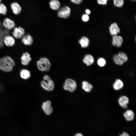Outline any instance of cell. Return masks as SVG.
I'll use <instances>...</instances> for the list:
<instances>
[{
  "label": "cell",
  "mask_w": 136,
  "mask_h": 136,
  "mask_svg": "<svg viewBox=\"0 0 136 136\" xmlns=\"http://www.w3.org/2000/svg\"><path fill=\"white\" fill-rule=\"evenodd\" d=\"M4 42L7 46L12 47L15 44V41L14 38L10 36H5L4 39Z\"/></svg>",
  "instance_id": "14"
},
{
  "label": "cell",
  "mask_w": 136,
  "mask_h": 136,
  "mask_svg": "<svg viewBox=\"0 0 136 136\" xmlns=\"http://www.w3.org/2000/svg\"><path fill=\"white\" fill-rule=\"evenodd\" d=\"M113 59L114 62L119 65H122L124 63V61L117 54H115L113 56Z\"/></svg>",
  "instance_id": "23"
},
{
  "label": "cell",
  "mask_w": 136,
  "mask_h": 136,
  "mask_svg": "<svg viewBox=\"0 0 136 136\" xmlns=\"http://www.w3.org/2000/svg\"><path fill=\"white\" fill-rule=\"evenodd\" d=\"M97 63L99 66L103 67L106 64V61L104 58H100L97 60Z\"/></svg>",
  "instance_id": "27"
},
{
  "label": "cell",
  "mask_w": 136,
  "mask_h": 136,
  "mask_svg": "<svg viewBox=\"0 0 136 136\" xmlns=\"http://www.w3.org/2000/svg\"><path fill=\"white\" fill-rule=\"evenodd\" d=\"M82 89L86 92H90L93 88L92 85L86 81H83L82 82Z\"/></svg>",
  "instance_id": "21"
},
{
  "label": "cell",
  "mask_w": 136,
  "mask_h": 136,
  "mask_svg": "<svg viewBox=\"0 0 136 136\" xmlns=\"http://www.w3.org/2000/svg\"><path fill=\"white\" fill-rule=\"evenodd\" d=\"M118 101L119 105L123 108H127V105L129 102L127 97L124 96H121L119 99Z\"/></svg>",
  "instance_id": "18"
},
{
  "label": "cell",
  "mask_w": 136,
  "mask_h": 136,
  "mask_svg": "<svg viewBox=\"0 0 136 136\" xmlns=\"http://www.w3.org/2000/svg\"><path fill=\"white\" fill-rule=\"evenodd\" d=\"M122 134L123 136H130L128 133L125 131L123 132Z\"/></svg>",
  "instance_id": "32"
},
{
  "label": "cell",
  "mask_w": 136,
  "mask_h": 136,
  "mask_svg": "<svg viewBox=\"0 0 136 136\" xmlns=\"http://www.w3.org/2000/svg\"><path fill=\"white\" fill-rule=\"evenodd\" d=\"M85 12L86 14L88 15L90 14L91 13V11L89 9H88L85 10Z\"/></svg>",
  "instance_id": "33"
},
{
  "label": "cell",
  "mask_w": 136,
  "mask_h": 136,
  "mask_svg": "<svg viewBox=\"0 0 136 136\" xmlns=\"http://www.w3.org/2000/svg\"><path fill=\"white\" fill-rule=\"evenodd\" d=\"M21 59L22 64L24 66L28 65L32 60L30 54L27 52H25L23 54Z\"/></svg>",
  "instance_id": "10"
},
{
  "label": "cell",
  "mask_w": 136,
  "mask_h": 136,
  "mask_svg": "<svg viewBox=\"0 0 136 136\" xmlns=\"http://www.w3.org/2000/svg\"><path fill=\"white\" fill-rule=\"evenodd\" d=\"M77 87V84L74 79L68 78L65 80L63 84V87L65 90L71 92H73L76 90Z\"/></svg>",
  "instance_id": "3"
},
{
  "label": "cell",
  "mask_w": 136,
  "mask_h": 136,
  "mask_svg": "<svg viewBox=\"0 0 136 136\" xmlns=\"http://www.w3.org/2000/svg\"><path fill=\"white\" fill-rule=\"evenodd\" d=\"M124 116L126 120L128 121L133 120L134 115L133 111L131 110H127L124 114Z\"/></svg>",
  "instance_id": "20"
},
{
  "label": "cell",
  "mask_w": 136,
  "mask_h": 136,
  "mask_svg": "<svg viewBox=\"0 0 136 136\" xmlns=\"http://www.w3.org/2000/svg\"><path fill=\"white\" fill-rule=\"evenodd\" d=\"M119 136H123L122 134H120Z\"/></svg>",
  "instance_id": "35"
},
{
  "label": "cell",
  "mask_w": 136,
  "mask_h": 136,
  "mask_svg": "<svg viewBox=\"0 0 136 136\" xmlns=\"http://www.w3.org/2000/svg\"><path fill=\"white\" fill-rule=\"evenodd\" d=\"M51 78L50 76L48 75H45L43 77V80H46L50 79Z\"/></svg>",
  "instance_id": "31"
},
{
  "label": "cell",
  "mask_w": 136,
  "mask_h": 136,
  "mask_svg": "<svg viewBox=\"0 0 136 136\" xmlns=\"http://www.w3.org/2000/svg\"><path fill=\"white\" fill-rule=\"evenodd\" d=\"M7 11V8L3 3H0V14L3 15L6 14Z\"/></svg>",
  "instance_id": "24"
},
{
  "label": "cell",
  "mask_w": 136,
  "mask_h": 136,
  "mask_svg": "<svg viewBox=\"0 0 136 136\" xmlns=\"http://www.w3.org/2000/svg\"><path fill=\"white\" fill-rule=\"evenodd\" d=\"M78 42L82 48H86L89 45L90 41L87 37L83 36L79 40Z\"/></svg>",
  "instance_id": "19"
},
{
  "label": "cell",
  "mask_w": 136,
  "mask_h": 136,
  "mask_svg": "<svg viewBox=\"0 0 136 136\" xmlns=\"http://www.w3.org/2000/svg\"><path fill=\"white\" fill-rule=\"evenodd\" d=\"M131 0L132 1H136V0Z\"/></svg>",
  "instance_id": "36"
},
{
  "label": "cell",
  "mask_w": 136,
  "mask_h": 136,
  "mask_svg": "<svg viewBox=\"0 0 136 136\" xmlns=\"http://www.w3.org/2000/svg\"><path fill=\"white\" fill-rule=\"evenodd\" d=\"M108 0H97V3L100 5H105L107 4Z\"/></svg>",
  "instance_id": "29"
},
{
  "label": "cell",
  "mask_w": 136,
  "mask_h": 136,
  "mask_svg": "<svg viewBox=\"0 0 136 136\" xmlns=\"http://www.w3.org/2000/svg\"><path fill=\"white\" fill-rule=\"evenodd\" d=\"M2 24L5 28L9 30L13 28L15 26L14 21L8 18H6L4 19Z\"/></svg>",
  "instance_id": "8"
},
{
  "label": "cell",
  "mask_w": 136,
  "mask_h": 136,
  "mask_svg": "<svg viewBox=\"0 0 136 136\" xmlns=\"http://www.w3.org/2000/svg\"><path fill=\"white\" fill-rule=\"evenodd\" d=\"M82 61L84 63L87 65L89 66L93 63L94 62V59L91 55L87 54L84 56Z\"/></svg>",
  "instance_id": "15"
},
{
  "label": "cell",
  "mask_w": 136,
  "mask_h": 136,
  "mask_svg": "<svg viewBox=\"0 0 136 136\" xmlns=\"http://www.w3.org/2000/svg\"><path fill=\"white\" fill-rule=\"evenodd\" d=\"M25 31L24 29L20 27H15L12 32L14 37L17 39H19L24 35Z\"/></svg>",
  "instance_id": "7"
},
{
  "label": "cell",
  "mask_w": 136,
  "mask_h": 136,
  "mask_svg": "<svg viewBox=\"0 0 136 136\" xmlns=\"http://www.w3.org/2000/svg\"><path fill=\"white\" fill-rule=\"evenodd\" d=\"M83 0H71V2L76 4H79L82 3Z\"/></svg>",
  "instance_id": "30"
},
{
  "label": "cell",
  "mask_w": 136,
  "mask_h": 136,
  "mask_svg": "<svg viewBox=\"0 0 136 136\" xmlns=\"http://www.w3.org/2000/svg\"><path fill=\"white\" fill-rule=\"evenodd\" d=\"M40 85L43 89L49 91H53L55 87L54 82L51 78L46 80H42L41 82Z\"/></svg>",
  "instance_id": "5"
},
{
  "label": "cell",
  "mask_w": 136,
  "mask_h": 136,
  "mask_svg": "<svg viewBox=\"0 0 136 136\" xmlns=\"http://www.w3.org/2000/svg\"><path fill=\"white\" fill-rule=\"evenodd\" d=\"M123 41V39L121 36L114 35L112 37V43L113 46L119 48L121 46Z\"/></svg>",
  "instance_id": "9"
},
{
  "label": "cell",
  "mask_w": 136,
  "mask_h": 136,
  "mask_svg": "<svg viewBox=\"0 0 136 136\" xmlns=\"http://www.w3.org/2000/svg\"><path fill=\"white\" fill-rule=\"evenodd\" d=\"M20 75L21 78L22 79L27 80L29 79L31 77V73L29 70L23 69L21 70Z\"/></svg>",
  "instance_id": "16"
},
{
  "label": "cell",
  "mask_w": 136,
  "mask_h": 136,
  "mask_svg": "<svg viewBox=\"0 0 136 136\" xmlns=\"http://www.w3.org/2000/svg\"><path fill=\"white\" fill-rule=\"evenodd\" d=\"M50 8L54 10H58L60 8V3L58 0H51L49 2Z\"/></svg>",
  "instance_id": "17"
},
{
  "label": "cell",
  "mask_w": 136,
  "mask_h": 136,
  "mask_svg": "<svg viewBox=\"0 0 136 136\" xmlns=\"http://www.w3.org/2000/svg\"><path fill=\"white\" fill-rule=\"evenodd\" d=\"M2 0H0V3H1V2L2 1Z\"/></svg>",
  "instance_id": "37"
},
{
  "label": "cell",
  "mask_w": 136,
  "mask_h": 136,
  "mask_svg": "<svg viewBox=\"0 0 136 136\" xmlns=\"http://www.w3.org/2000/svg\"><path fill=\"white\" fill-rule=\"evenodd\" d=\"M22 38L21 41L25 45L30 46L33 43V38L30 34L24 35Z\"/></svg>",
  "instance_id": "12"
},
{
  "label": "cell",
  "mask_w": 136,
  "mask_h": 136,
  "mask_svg": "<svg viewBox=\"0 0 136 136\" xmlns=\"http://www.w3.org/2000/svg\"><path fill=\"white\" fill-rule=\"evenodd\" d=\"M41 107L44 113L47 115H50L51 114L53 111V109L52 106L51 101L47 100L43 102Z\"/></svg>",
  "instance_id": "6"
},
{
  "label": "cell",
  "mask_w": 136,
  "mask_h": 136,
  "mask_svg": "<svg viewBox=\"0 0 136 136\" xmlns=\"http://www.w3.org/2000/svg\"><path fill=\"white\" fill-rule=\"evenodd\" d=\"M74 136H84L83 135L80 133H76Z\"/></svg>",
  "instance_id": "34"
},
{
  "label": "cell",
  "mask_w": 136,
  "mask_h": 136,
  "mask_svg": "<svg viewBox=\"0 0 136 136\" xmlns=\"http://www.w3.org/2000/svg\"><path fill=\"white\" fill-rule=\"evenodd\" d=\"M89 19V17L88 15L86 14H83L82 16V20L84 22L88 21Z\"/></svg>",
  "instance_id": "28"
},
{
  "label": "cell",
  "mask_w": 136,
  "mask_h": 136,
  "mask_svg": "<svg viewBox=\"0 0 136 136\" xmlns=\"http://www.w3.org/2000/svg\"><path fill=\"white\" fill-rule=\"evenodd\" d=\"M113 3L116 7H121L124 5V0H113Z\"/></svg>",
  "instance_id": "26"
},
{
  "label": "cell",
  "mask_w": 136,
  "mask_h": 136,
  "mask_svg": "<svg viewBox=\"0 0 136 136\" xmlns=\"http://www.w3.org/2000/svg\"><path fill=\"white\" fill-rule=\"evenodd\" d=\"M38 69L40 71L47 72L49 71L51 67V64L49 59L47 57H42L36 62Z\"/></svg>",
  "instance_id": "2"
},
{
  "label": "cell",
  "mask_w": 136,
  "mask_h": 136,
  "mask_svg": "<svg viewBox=\"0 0 136 136\" xmlns=\"http://www.w3.org/2000/svg\"><path fill=\"white\" fill-rule=\"evenodd\" d=\"M10 8L13 12L16 15L19 14L22 10L21 7L20 5L17 3L15 2L11 3Z\"/></svg>",
  "instance_id": "13"
},
{
  "label": "cell",
  "mask_w": 136,
  "mask_h": 136,
  "mask_svg": "<svg viewBox=\"0 0 136 136\" xmlns=\"http://www.w3.org/2000/svg\"><path fill=\"white\" fill-rule=\"evenodd\" d=\"M109 29L110 35L113 36L117 35L120 32V28L116 22L112 24L109 27Z\"/></svg>",
  "instance_id": "11"
},
{
  "label": "cell",
  "mask_w": 136,
  "mask_h": 136,
  "mask_svg": "<svg viewBox=\"0 0 136 136\" xmlns=\"http://www.w3.org/2000/svg\"><path fill=\"white\" fill-rule=\"evenodd\" d=\"M124 62H127L128 59V57L126 54L122 52H119L117 54Z\"/></svg>",
  "instance_id": "25"
},
{
  "label": "cell",
  "mask_w": 136,
  "mask_h": 136,
  "mask_svg": "<svg viewBox=\"0 0 136 136\" xmlns=\"http://www.w3.org/2000/svg\"><path fill=\"white\" fill-rule=\"evenodd\" d=\"M71 11V9L69 7L64 6L58 10L57 15L59 18L67 19L70 16Z\"/></svg>",
  "instance_id": "4"
},
{
  "label": "cell",
  "mask_w": 136,
  "mask_h": 136,
  "mask_svg": "<svg viewBox=\"0 0 136 136\" xmlns=\"http://www.w3.org/2000/svg\"><path fill=\"white\" fill-rule=\"evenodd\" d=\"M15 65L14 61L9 56H5L0 59V69L4 72H11Z\"/></svg>",
  "instance_id": "1"
},
{
  "label": "cell",
  "mask_w": 136,
  "mask_h": 136,
  "mask_svg": "<svg viewBox=\"0 0 136 136\" xmlns=\"http://www.w3.org/2000/svg\"><path fill=\"white\" fill-rule=\"evenodd\" d=\"M123 86L122 82L120 79H117L113 85L114 89L116 90H120L122 88Z\"/></svg>",
  "instance_id": "22"
}]
</instances>
